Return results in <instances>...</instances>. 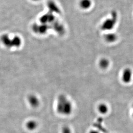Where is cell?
<instances>
[{
	"instance_id": "cell-1",
	"label": "cell",
	"mask_w": 133,
	"mask_h": 133,
	"mask_svg": "<svg viewBox=\"0 0 133 133\" xmlns=\"http://www.w3.org/2000/svg\"><path fill=\"white\" fill-rule=\"evenodd\" d=\"M73 109L72 103L65 95L61 94L58 97L56 110L59 114L68 116L71 113Z\"/></svg>"
},
{
	"instance_id": "cell-2",
	"label": "cell",
	"mask_w": 133,
	"mask_h": 133,
	"mask_svg": "<svg viewBox=\"0 0 133 133\" xmlns=\"http://www.w3.org/2000/svg\"><path fill=\"white\" fill-rule=\"evenodd\" d=\"M1 41L3 44L8 48H17L21 44V40L19 37L15 36L11 38L7 34H4L1 36Z\"/></svg>"
},
{
	"instance_id": "cell-3",
	"label": "cell",
	"mask_w": 133,
	"mask_h": 133,
	"mask_svg": "<svg viewBox=\"0 0 133 133\" xmlns=\"http://www.w3.org/2000/svg\"><path fill=\"white\" fill-rule=\"evenodd\" d=\"M113 14L112 18L108 19L103 23V28L104 29L110 30L112 29L114 26L117 22V15L116 12Z\"/></svg>"
},
{
	"instance_id": "cell-4",
	"label": "cell",
	"mask_w": 133,
	"mask_h": 133,
	"mask_svg": "<svg viewBox=\"0 0 133 133\" xmlns=\"http://www.w3.org/2000/svg\"><path fill=\"white\" fill-rule=\"evenodd\" d=\"M132 78V71L130 68H126L122 74V81L124 83L128 84L131 82Z\"/></svg>"
},
{
	"instance_id": "cell-5",
	"label": "cell",
	"mask_w": 133,
	"mask_h": 133,
	"mask_svg": "<svg viewBox=\"0 0 133 133\" xmlns=\"http://www.w3.org/2000/svg\"><path fill=\"white\" fill-rule=\"evenodd\" d=\"M28 101L30 105L34 108H36L39 107L40 104V101L39 98L33 94H31L29 96Z\"/></svg>"
},
{
	"instance_id": "cell-6",
	"label": "cell",
	"mask_w": 133,
	"mask_h": 133,
	"mask_svg": "<svg viewBox=\"0 0 133 133\" xmlns=\"http://www.w3.org/2000/svg\"><path fill=\"white\" fill-rule=\"evenodd\" d=\"M98 109L99 112L102 114H106L108 111V106L104 103L100 104L98 107Z\"/></svg>"
},
{
	"instance_id": "cell-7",
	"label": "cell",
	"mask_w": 133,
	"mask_h": 133,
	"mask_svg": "<svg viewBox=\"0 0 133 133\" xmlns=\"http://www.w3.org/2000/svg\"><path fill=\"white\" fill-rule=\"evenodd\" d=\"M27 128L29 130H34L37 128L38 126V124L35 121L32 120L29 121L27 123Z\"/></svg>"
},
{
	"instance_id": "cell-8",
	"label": "cell",
	"mask_w": 133,
	"mask_h": 133,
	"mask_svg": "<svg viewBox=\"0 0 133 133\" xmlns=\"http://www.w3.org/2000/svg\"><path fill=\"white\" fill-rule=\"evenodd\" d=\"M117 37L116 34L113 33L108 34L106 35L105 38L106 40L108 42H115L117 39Z\"/></svg>"
},
{
	"instance_id": "cell-9",
	"label": "cell",
	"mask_w": 133,
	"mask_h": 133,
	"mask_svg": "<svg viewBox=\"0 0 133 133\" xmlns=\"http://www.w3.org/2000/svg\"><path fill=\"white\" fill-rule=\"evenodd\" d=\"M109 65V62L106 59L101 60L100 62V66L102 69H106Z\"/></svg>"
},
{
	"instance_id": "cell-10",
	"label": "cell",
	"mask_w": 133,
	"mask_h": 133,
	"mask_svg": "<svg viewBox=\"0 0 133 133\" xmlns=\"http://www.w3.org/2000/svg\"><path fill=\"white\" fill-rule=\"evenodd\" d=\"M90 0H81L80 1V6L83 8H87L91 4Z\"/></svg>"
},
{
	"instance_id": "cell-11",
	"label": "cell",
	"mask_w": 133,
	"mask_h": 133,
	"mask_svg": "<svg viewBox=\"0 0 133 133\" xmlns=\"http://www.w3.org/2000/svg\"><path fill=\"white\" fill-rule=\"evenodd\" d=\"M62 133H71V131L69 127L64 126L62 128Z\"/></svg>"
},
{
	"instance_id": "cell-12",
	"label": "cell",
	"mask_w": 133,
	"mask_h": 133,
	"mask_svg": "<svg viewBox=\"0 0 133 133\" xmlns=\"http://www.w3.org/2000/svg\"><path fill=\"white\" fill-rule=\"evenodd\" d=\"M89 133H99L98 131H95V130H92Z\"/></svg>"
},
{
	"instance_id": "cell-13",
	"label": "cell",
	"mask_w": 133,
	"mask_h": 133,
	"mask_svg": "<svg viewBox=\"0 0 133 133\" xmlns=\"http://www.w3.org/2000/svg\"><path fill=\"white\" fill-rule=\"evenodd\" d=\"M132 107H133V106H132ZM132 117H133V112H132Z\"/></svg>"
},
{
	"instance_id": "cell-14",
	"label": "cell",
	"mask_w": 133,
	"mask_h": 133,
	"mask_svg": "<svg viewBox=\"0 0 133 133\" xmlns=\"http://www.w3.org/2000/svg\"><path fill=\"white\" fill-rule=\"evenodd\" d=\"M35 1H36V0H35Z\"/></svg>"
}]
</instances>
